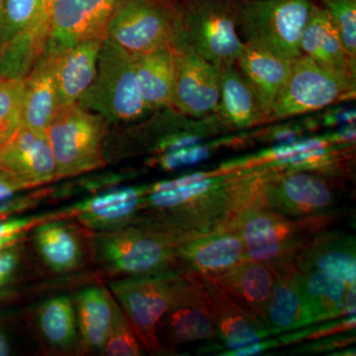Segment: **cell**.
Wrapping results in <instances>:
<instances>
[{
  "instance_id": "cell-1",
  "label": "cell",
  "mask_w": 356,
  "mask_h": 356,
  "mask_svg": "<svg viewBox=\"0 0 356 356\" xmlns=\"http://www.w3.org/2000/svg\"><path fill=\"white\" fill-rule=\"evenodd\" d=\"M330 212L293 219L271 209L264 193L236 220L248 257L268 266L294 261L295 257L336 218Z\"/></svg>"
},
{
  "instance_id": "cell-2",
  "label": "cell",
  "mask_w": 356,
  "mask_h": 356,
  "mask_svg": "<svg viewBox=\"0 0 356 356\" xmlns=\"http://www.w3.org/2000/svg\"><path fill=\"white\" fill-rule=\"evenodd\" d=\"M108 121L79 103L60 106L47 128L57 180L79 177L106 165L104 140Z\"/></svg>"
},
{
  "instance_id": "cell-3",
  "label": "cell",
  "mask_w": 356,
  "mask_h": 356,
  "mask_svg": "<svg viewBox=\"0 0 356 356\" xmlns=\"http://www.w3.org/2000/svg\"><path fill=\"white\" fill-rule=\"evenodd\" d=\"M77 103L114 123L137 121L152 111L138 88L132 54L107 37L95 79Z\"/></svg>"
},
{
  "instance_id": "cell-4",
  "label": "cell",
  "mask_w": 356,
  "mask_h": 356,
  "mask_svg": "<svg viewBox=\"0 0 356 356\" xmlns=\"http://www.w3.org/2000/svg\"><path fill=\"white\" fill-rule=\"evenodd\" d=\"M184 278V273L172 268L146 275L128 276L110 284L122 310L149 355L170 353L159 341L156 329Z\"/></svg>"
},
{
  "instance_id": "cell-5",
  "label": "cell",
  "mask_w": 356,
  "mask_h": 356,
  "mask_svg": "<svg viewBox=\"0 0 356 356\" xmlns=\"http://www.w3.org/2000/svg\"><path fill=\"white\" fill-rule=\"evenodd\" d=\"M95 245L103 266L127 277L175 268V243L139 225L103 232Z\"/></svg>"
},
{
  "instance_id": "cell-6",
  "label": "cell",
  "mask_w": 356,
  "mask_h": 356,
  "mask_svg": "<svg viewBox=\"0 0 356 356\" xmlns=\"http://www.w3.org/2000/svg\"><path fill=\"white\" fill-rule=\"evenodd\" d=\"M355 76L341 74L301 55L271 107L269 119H285L324 108L355 93Z\"/></svg>"
},
{
  "instance_id": "cell-7",
  "label": "cell",
  "mask_w": 356,
  "mask_h": 356,
  "mask_svg": "<svg viewBox=\"0 0 356 356\" xmlns=\"http://www.w3.org/2000/svg\"><path fill=\"white\" fill-rule=\"evenodd\" d=\"M313 4L312 0H257L240 13L248 43L294 60L302 55L300 39Z\"/></svg>"
},
{
  "instance_id": "cell-8",
  "label": "cell",
  "mask_w": 356,
  "mask_h": 356,
  "mask_svg": "<svg viewBox=\"0 0 356 356\" xmlns=\"http://www.w3.org/2000/svg\"><path fill=\"white\" fill-rule=\"evenodd\" d=\"M177 34L218 69L235 65L243 44L236 33V14L222 0L194 4Z\"/></svg>"
},
{
  "instance_id": "cell-9",
  "label": "cell",
  "mask_w": 356,
  "mask_h": 356,
  "mask_svg": "<svg viewBox=\"0 0 356 356\" xmlns=\"http://www.w3.org/2000/svg\"><path fill=\"white\" fill-rule=\"evenodd\" d=\"M178 27L168 10L154 0H120L107 24V38L131 54L172 46Z\"/></svg>"
},
{
  "instance_id": "cell-10",
  "label": "cell",
  "mask_w": 356,
  "mask_h": 356,
  "mask_svg": "<svg viewBox=\"0 0 356 356\" xmlns=\"http://www.w3.org/2000/svg\"><path fill=\"white\" fill-rule=\"evenodd\" d=\"M264 195L271 209L300 219L330 212L337 202V189L329 177L309 170L268 172Z\"/></svg>"
},
{
  "instance_id": "cell-11",
  "label": "cell",
  "mask_w": 356,
  "mask_h": 356,
  "mask_svg": "<svg viewBox=\"0 0 356 356\" xmlns=\"http://www.w3.org/2000/svg\"><path fill=\"white\" fill-rule=\"evenodd\" d=\"M175 81L172 105L181 113L202 117L218 108L220 69L198 55L177 34L172 44Z\"/></svg>"
},
{
  "instance_id": "cell-12",
  "label": "cell",
  "mask_w": 356,
  "mask_h": 356,
  "mask_svg": "<svg viewBox=\"0 0 356 356\" xmlns=\"http://www.w3.org/2000/svg\"><path fill=\"white\" fill-rule=\"evenodd\" d=\"M120 0H58L51 15L43 53L60 51L91 39H105L107 24Z\"/></svg>"
},
{
  "instance_id": "cell-13",
  "label": "cell",
  "mask_w": 356,
  "mask_h": 356,
  "mask_svg": "<svg viewBox=\"0 0 356 356\" xmlns=\"http://www.w3.org/2000/svg\"><path fill=\"white\" fill-rule=\"evenodd\" d=\"M175 269L185 274L214 277L247 259L245 243L236 228L194 236L175 245Z\"/></svg>"
},
{
  "instance_id": "cell-14",
  "label": "cell",
  "mask_w": 356,
  "mask_h": 356,
  "mask_svg": "<svg viewBox=\"0 0 356 356\" xmlns=\"http://www.w3.org/2000/svg\"><path fill=\"white\" fill-rule=\"evenodd\" d=\"M184 275L156 329V332L161 330L168 346L210 341L217 337L202 288L192 276Z\"/></svg>"
},
{
  "instance_id": "cell-15",
  "label": "cell",
  "mask_w": 356,
  "mask_h": 356,
  "mask_svg": "<svg viewBox=\"0 0 356 356\" xmlns=\"http://www.w3.org/2000/svg\"><path fill=\"white\" fill-rule=\"evenodd\" d=\"M188 275L202 288L216 336L228 351L252 346L270 337L266 323L243 308L214 280L206 276Z\"/></svg>"
},
{
  "instance_id": "cell-16",
  "label": "cell",
  "mask_w": 356,
  "mask_h": 356,
  "mask_svg": "<svg viewBox=\"0 0 356 356\" xmlns=\"http://www.w3.org/2000/svg\"><path fill=\"white\" fill-rule=\"evenodd\" d=\"M0 170L29 189L56 181L55 159L46 133L21 125L0 147Z\"/></svg>"
},
{
  "instance_id": "cell-17",
  "label": "cell",
  "mask_w": 356,
  "mask_h": 356,
  "mask_svg": "<svg viewBox=\"0 0 356 356\" xmlns=\"http://www.w3.org/2000/svg\"><path fill=\"white\" fill-rule=\"evenodd\" d=\"M274 283L267 307L266 324L271 336L317 324L301 285V273L294 261L269 266Z\"/></svg>"
},
{
  "instance_id": "cell-18",
  "label": "cell",
  "mask_w": 356,
  "mask_h": 356,
  "mask_svg": "<svg viewBox=\"0 0 356 356\" xmlns=\"http://www.w3.org/2000/svg\"><path fill=\"white\" fill-rule=\"evenodd\" d=\"M147 186L125 187L97 194L63 210L92 231H112L132 224L142 210Z\"/></svg>"
},
{
  "instance_id": "cell-19",
  "label": "cell",
  "mask_w": 356,
  "mask_h": 356,
  "mask_svg": "<svg viewBox=\"0 0 356 356\" xmlns=\"http://www.w3.org/2000/svg\"><path fill=\"white\" fill-rule=\"evenodd\" d=\"M293 261L300 273L321 271L353 286L356 278L355 236L325 229L314 236Z\"/></svg>"
},
{
  "instance_id": "cell-20",
  "label": "cell",
  "mask_w": 356,
  "mask_h": 356,
  "mask_svg": "<svg viewBox=\"0 0 356 356\" xmlns=\"http://www.w3.org/2000/svg\"><path fill=\"white\" fill-rule=\"evenodd\" d=\"M32 231L37 254L51 271L70 273L83 266L86 238L76 225L64 219L49 220Z\"/></svg>"
},
{
  "instance_id": "cell-21",
  "label": "cell",
  "mask_w": 356,
  "mask_h": 356,
  "mask_svg": "<svg viewBox=\"0 0 356 356\" xmlns=\"http://www.w3.org/2000/svg\"><path fill=\"white\" fill-rule=\"evenodd\" d=\"M209 278L218 283L243 308L266 323L267 307L274 283V274L270 267L247 257L228 270Z\"/></svg>"
},
{
  "instance_id": "cell-22",
  "label": "cell",
  "mask_w": 356,
  "mask_h": 356,
  "mask_svg": "<svg viewBox=\"0 0 356 356\" xmlns=\"http://www.w3.org/2000/svg\"><path fill=\"white\" fill-rule=\"evenodd\" d=\"M293 60L250 43H243L236 65L254 89L268 118L276 97L291 72Z\"/></svg>"
},
{
  "instance_id": "cell-23",
  "label": "cell",
  "mask_w": 356,
  "mask_h": 356,
  "mask_svg": "<svg viewBox=\"0 0 356 356\" xmlns=\"http://www.w3.org/2000/svg\"><path fill=\"white\" fill-rule=\"evenodd\" d=\"M300 49L302 55L308 56L318 64L355 76L356 65L351 63L339 30L324 7L312 4L300 39Z\"/></svg>"
},
{
  "instance_id": "cell-24",
  "label": "cell",
  "mask_w": 356,
  "mask_h": 356,
  "mask_svg": "<svg viewBox=\"0 0 356 356\" xmlns=\"http://www.w3.org/2000/svg\"><path fill=\"white\" fill-rule=\"evenodd\" d=\"M58 108L53 56L42 53L23 79L22 125L46 133Z\"/></svg>"
},
{
  "instance_id": "cell-25",
  "label": "cell",
  "mask_w": 356,
  "mask_h": 356,
  "mask_svg": "<svg viewBox=\"0 0 356 356\" xmlns=\"http://www.w3.org/2000/svg\"><path fill=\"white\" fill-rule=\"evenodd\" d=\"M103 40H86L51 55L60 106L79 102L92 83Z\"/></svg>"
},
{
  "instance_id": "cell-26",
  "label": "cell",
  "mask_w": 356,
  "mask_h": 356,
  "mask_svg": "<svg viewBox=\"0 0 356 356\" xmlns=\"http://www.w3.org/2000/svg\"><path fill=\"white\" fill-rule=\"evenodd\" d=\"M116 300L107 289L88 287L74 300L79 343L86 351L102 353L113 324Z\"/></svg>"
},
{
  "instance_id": "cell-27",
  "label": "cell",
  "mask_w": 356,
  "mask_h": 356,
  "mask_svg": "<svg viewBox=\"0 0 356 356\" xmlns=\"http://www.w3.org/2000/svg\"><path fill=\"white\" fill-rule=\"evenodd\" d=\"M140 95L153 110L172 105L175 60L172 46L149 53L132 54Z\"/></svg>"
},
{
  "instance_id": "cell-28",
  "label": "cell",
  "mask_w": 356,
  "mask_h": 356,
  "mask_svg": "<svg viewBox=\"0 0 356 356\" xmlns=\"http://www.w3.org/2000/svg\"><path fill=\"white\" fill-rule=\"evenodd\" d=\"M218 110L222 118L238 128L252 127L266 119L259 98L235 65L220 69Z\"/></svg>"
},
{
  "instance_id": "cell-29",
  "label": "cell",
  "mask_w": 356,
  "mask_h": 356,
  "mask_svg": "<svg viewBox=\"0 0 356 356\" xmlns=\"http://www.w3.org/2000/svg\"><path fill=\"white\" fill-rule=\"evenodd\" d=\"M42 337L58 350H70L79 343L76 307L67 296H58L42 303L36 312Z\"/></svg>"
},
{
  "instance_id": "cell-30",
  "label": "cell",
  "mask_w": 356,
  "mask_h": 356,
  "mask_svg": "<svg viewBox=\"0 0 356 356\" xmlns=\"http://www.w3.org/2000/svg\"><path fill=\"white\" fill-rule=\"evenodd\" d=\"M301 285L318 323L346 317L348 285L331 274L301 273Z\"/></svg>"
},
{
  "instance_id": "cell-31",
  "label": "cell",
  "mask_w": 356,
  "mask_h": 356,
  "mask_svg": "<svg viewBox=\"0 0 356 356\" xmlns=\"http://www.w3.org/2000/svg\"><path fill=\"white\" fill-rule=\"evenodd\" d=\"M46 41V37L28 27L2 44L0 81L24 79L43 53Z\"/></svg>"
},
{
  "instance_id": "cell-32",
  "label": "cell",
  "mask_w": 356,
  "mask_h": 356,
  "mask_svg": "<svg viewBox=\"0 0 356 356\" xmlns=\"http://www.w3.org/2000/svg\"><path fill=\"white\" fill-rule=\"evenodd\" d=\"M42 0H3L0 8V44L19 34L38 17Z\"/></svg>"
},
{
  "instance_id": "cell-33",
  "label": "cell",
  "mask_w": 356,
  "mask_h": 356,
  "mask_svg": "<svg viewBox=\"0 0 356 356\" xmlns=\"http://www.w3.org/2000/svg\"><path fill=\"white\" fill-rule=\"evenodd\" d=\"M23 79L0 81V147L22 125Z\"/></svg>"
},
{
  "instance_id": "cell-34",
  "label": "cell",
  "mask_w": 356,
  "mask_h": 356,
  "mask_svg": "<svg viewBox=\"0 0 356 356\" xmlns=\"http://www.w3.org/2000/svg\"><path fill=\"white\" fill-rule=\"evenodd\" d=\"M102 353L108 356L144 355V346L118 303L115 307L113 324Z\"/></svg>"
},
{
  "instance_id": "cell-35",
  "label": "cell",
  "mask_w": 356,
  "mask_h": 356,
  "mask_svg": "<svg viewBox=\"0 0 356 356\" xmlns=\"http://www.w3.org/2000/svg\"><path fill=\"white\" fill-rule=\"evenodd\" d=\"M341 35L351 63L356 65V0H321Z\"/></svg>"
},
{
  "instance_id": "cell-36",
  "label": "cell",
  "mask_w": 356,
  "mask_h": 356,
  "mask_svg": "<svg viewBox=\"0 0 356 356\" xmlns=\"http://www.w3.org/2000/svg\"><path fill=\"white\" fill-rule=\"evenodd\" d=\"M62 212L40 215V216L13 218L0 221V238H24L28 232L32 231L41 222L49 220L63 219Z\"/></svg>"
},
{
  "instance_id": "cell-37",
  "label": "cell",
  "mask_w": 356,
  "mask_h": 356,
  "mask_svg": "<svg viewBox=\"0 0 356 356\" xmlns=\"http://www.w3.org/2000/svg\"><path fill=\"white\" fill-rule=\"evenodd\" d=\"M208 149L205 147H191V149H178L168 152L161 159L159 163L166 170H173L179 166L189 165L200 161L207 156Z\"/></svg>"
},
{
  "instance_id": "cell-38",
  "label": "cell",
  "mask_w": 356,
  "mask_h": 356,
  "mask_svg": "<svg viewBox=\"0 0 356 356\" xmlns=\"http://www.w3.org/2000/svg\"><path fill=\"white\" fill-rule=\"evenodd\" d=\"M18 245L0 250V289L13 280L20 262Z\"/></svg>"
},
{
  "instance_id": "cell-39",
  "label": "cell",
  "mask_w": 356,
  "mask_h": 356,
  "mask_svg": "<svg viewBox=\"0 0 356 356\" xmlns=\"http://www.w3.org/2000/svg\"><path fill=\"white\" fill-rule=\"evenodd\" d=\"M355 337H346L343 334H332V336H327L324 339H318L317 341L313 344H308V346H303L300 348V353H322L323 350L330 351L334 348H341V346H346V343H351Z\"/></svg>"
},
{
  "instance_id": "cell-40",
  "label": "cell",
  "mask_w": 356,
  "mask_h": 356,
  "mask_svg": "<svg viewBox=\"0 0 356 356\" xmlns=\"http://www.w3.org/2000/svg\"><path fill=\"white\" fill-rule=\"evenodd\" d=\"M28 187L8 173L0 170V202L13 197L20 192L28 191Z\"/></svg>"
},
{
  "instance_id": "cell-41",
  "label": "cell",
  "mask_w": 356,
  "mask_h": 356,
  "mask_svg": "<svg viewBox=\"0 0 356 356\" xmlns=\"http://www.w3.org/2000/svg\"><path fill=\"white\" fill-rule=\"evenodd\" d=\"M58 0H42L41 8L38 17L32 23L29 27L36 30L48 38L49 32H50L51 15L54 6Z\"/></svg>"
},
{
  "instance_id": "cell-42",
  "label": "cell",
  "mask_w": 356,
  "mask_h": 356,
  "mask_svg": "<svg viewBox=\"0 0 356 356\" xmlns=\"http://www.w3.org/2000/svg\"><path fill=\"white\" fill-rule=\"evenodd\" d=\"M9 355H10V343H9L6 334L0 331V356Z\"/></svg>"
},
{
  "instance_id": "cell-43",
  "label": "cell",
  "mask_w": 356,
  "mask_h": 356,
  "mask_svg": "<svg viewBox=\"0 0 356 356\" xmlns=\"http://www.w3.org/2000/svg\"><path fill=\"white\" fill-rule=\"evenodd\" d=\"M2 1H3V0H0V8H1Z\"/></svg>"
},
{
  "instance_id": "cell-44",
  "label": "cell",
  "mask_w": 356,
  "mask_h": 356,
  "mask_svg": "<svg viewBox=\"0 0 356 356\" xmlns=\"http://www.w3.org/2000/svg\"><path fill=\"white\" fill-rule=\"evenodd\" d=\"M1 48H2V46H1V44H0V53H1Z\"/></svg>"
}]
</instances>
